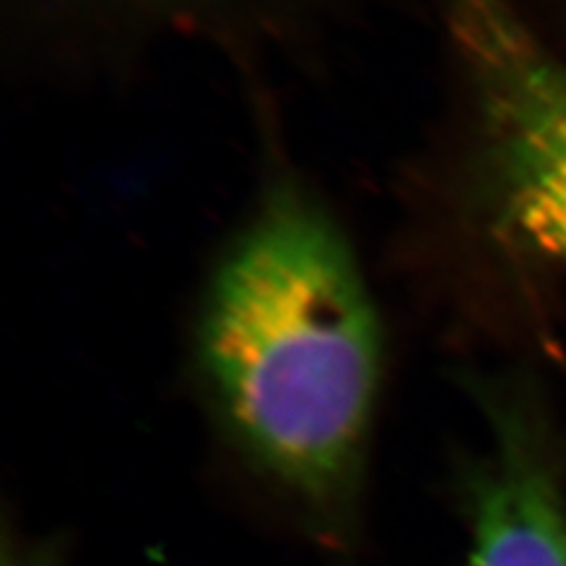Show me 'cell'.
I'll return each instance as SVG.
<instances>
[{"label":"cell","instance_id":"obj_1","mask_svg":"<svg viewBox=\"0 0 566 566\" xmlns=\"http://www.w3.org/2000/svg\"><path fill=\"white\" fill-rule=\"evenodd\" d=\"M191 357L227 432L300 503L333 515L359 482L385 333L335 212L272 175L210 262Z\"/></svg>","mask_w":566,"mask_h":566},{"label":"cell","instance_id":"obj_3","mask_svg":"<svg viewBox=\"0 0 566 566\" xmlns=\"http://www.w3.org/2000/svg\"><path fill=\"white\" fill-rule=\"evenodd\" d=\"M484 397L495 444L470 484V566H566V503L526 418Z\"/></svg>","mask_w":566,"mask_h":566},{"label":"cell","instance_id":"obj_2","mask_svg":"<svg viewBox=\"0 0 566 566\" xmlns=\"http://www.w3.org/2000/svg\"><path fill=\"white\" fill-rule=\"evenodd\" d=\"M468 114L465 199L489 239L566 268V62L510 0H444Z\"/></svg>","mask_w":566,"mask_h":566},{"label":"cell","instance_id":"obj_4","mask_svg":"<svg viewBox=\"0 0 566 566\" xmlns=\"http://www.w3.org/2000/svg\"><path fill=\"white\" fill-rule=\"evenodd\" d=\"M3 566H52V562L41 551H35V547L12 545L6 541Z\"/></svg>","mask_w":566,"mask_h":566}]
</instances>
